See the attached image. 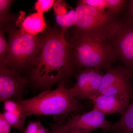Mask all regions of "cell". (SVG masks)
Returning a JSON list of instances; mask_svg holds the SVG:
<instances>
[{
	"label": "cell",
	"instance_id": "1",
	"mask_svg": "<svg viewBox=\"0 0 133 133\" xmlns=\"http://www.w3.org/2000/svg\"><path fill=\"white\" fill-rule=\"evenodd\" d=\"M42 43L37 61L30 72L29 81L36 88L50 90L66 82L76 70L73 50L57 24L41 33Z\"/></svg>",
	"mask_w": 133,
	"mask_h": 133
},
{
	"label": "cell",
	"instance_id": "2",
	"mask_svg": "<svg viewBox=\"0 0 133 133\" xmlns=\"http://www.w3.org/2000/svg\"><path fill=\"white\" fill-rule=\"evenodd\" d=\"M72 48L76 70L111 67L116 59L109 36L91 34L78 30L73 26L64 34Z\"/></svg>",
	"mask_w": 133,
	"mask_h": 133
},
{
	"label": "cell",
	"instance_id": "3",
	"mask_svg": "<svg viewBox=\"0 0 133 133\" xmlns=\"http://www.w3.org/2000/svg\"><path fill=\"white\" fill-rule=\"evenodd\" d=\"M65 81L58 83L53 90L43 91L38 95L26 99L15 100L27 116L32 115L61 116L78 111L82 107L65 87Z\"/></svg>",
	"mask_w": 133,
	"mask_h": 133
},
{
	"label": "cell",
	"instance_id": "4",
	"mask_svg": "<svg viewBox=\"0 0 133 133\" xmlns=\"http://www.w3.org/2000/svg\"><path fill=\"white\" fill-rule=\"evenodd\" d=\"M10 24L5 32L8 34L9 50L3 66L17 72L29 74L38 58L42 36H32Z\"/></svg>",
	"mask_w": 133,
	"mask_h": 133
},
{
	"label": "cell",
	"instance_id": "5",
	"mask_svg": "<svg viewBox=\"0 0 133 133\" xmlns=\"http://www.w3.org/2000/svg\"><path fill=\"white\" fill-rule=\"evenodd\" d=\"M77 20L73 27L78 30L112 37L118 23V16L83 5H77Z\"/></svg>",
	"mask_w": 133,
	"mask_h": 133
},
{
	"label": "cell",
	"instance_id": "6",
	"mask_svg": "<svg viewBox=\"0 0 133 133\" xmlns=\"http://www.w3.org/2000/svg\"><path fill=\"white\" fill-rule=\"evenodd\" d=\"M110 41L116 60L133 75V22L119 17Z\"/></svg>",
	"mask_w": 133,
	"mask_h": 133
},
{
	"label": "cell",
	"instance_id": "7",
	"mask_svg": "<svg viewBox=\"0 0 133 133\" xmlns=\"http://www.w3.org/2000/svg\"><path fill=\"white\" fill-rule=\"evenodd\" d=\"M132 72L121 65L111 67L102 77L99 94H120L132 98Z\"/></svg>",
	"mask_w": 133,
	"mask_h": 133
},
{
	"label": "cell",
	"instance_id": "8",
	"mask_svg": "<svg viewBox=\"0 0 133 133\" xmlns=\"http://www.w3.org/2000/svg\"><path fill=\"white\" fill-rule=\"evenodd\" d=\"M100 68H88L79 71L76 76V83L70 88L76 99L91 100L99 94L104 74Z\"/></svg>",
	"mask_w": 133,
	"mask_h": 133
},
{
	"label": "cell",
	"instance_id": "9",
	"mask_svg": "<svg viewBox=\"0 0 133 133\" xmlns=\"http://www.w3.org/2000/svg\"><path fill=\"white\" fill-rule=\"evenodd\" d=\"M28 84V79L8 67H0V100L22 99Z\"/></svg>",
	"mask_w": 133,
	"mask_h": 133
},
{
	"label": "cell",
	"instance_id": "10",
	"mask_svg": "<svg viewBox=\"0 0 133 133\" xmlns=\"http://www.w3.org/2000/svg\"><path fill=\"white\" fill-rule=\"evenodd\" d=\"M61 124L66 130L82 133L91 132L98 128L107 132L110 131L111 126L104 114L94 108L90 111L72 116L65 123Z\"/></svg>",
	"mask_w": 133,
	"mask_h": 133
},
{
	"label": "cell",
	"instance_id": "11",
	"mask_svg": "<svg viewBox=\"0 0 133 133\" xmlns=\"http://www.w3.org/2000/svg\"><path fill=\"white\" fill-rule=\"evenodd\" d=\"M132 98L125 95L99 94L91 99L94 109L104 115L119 114L124 115L130 105Z\"/></svg>",
	"mask_w": 133,
	"mask_h": 133
},
{
	"label": "cell",
	"instance_id": "12",
	"mask_svg": "<svg viewBox=\"0 0 133 133\" xmlns=\"http://www.w3.org/2000/svg\"><path fill=\"white\" fill-rule=\"evenodd\" d=\"M16 25L22 31L34 36L44 32L48 28L44 14L36 12L25 16L24 13L22 12Z\"/></svg>",
	"mask_w": 133,
	"mask_h": 133
},
{
	"label": "cell",
	"instance_id": "13",
	"mask_svg": "<svg viewBox=\"0 0 133 133\" xmlns=\"http://www.w3.org/2000/svg\"><path fill=\"white\" fill-rule=\"evenodd\" d=\"M132 102L120 119L111 124L110 132L133 133V95Z\"/></svg>",
	"mask_w": 133,
	"mask_h": 133
},
{
	"label": "cell",
	"instance_id": "14",
	"mask_svg": "<svg viewBox=\"0 0 133 133\" xmlns=\"http://www.w3.org/2000/svg\"><path fill=\"white\" fill-rule=\"evenodd\" d=\"M13 0H0V30L5 31L8 26L15 23L19 18V15L10 13V7L14 2Z\"/></svg>",
	"mask_w": 133,
	"mask_h": 133
},
{
	"label": "cell",
	"instance_id": "15",
	"mask_svg": "<svg viewBox=\"0 0 133 133\" xmlns=\"http://www.w3.org/2000/svg\"><path fill=\"white\" fill-rule=\"evenodd\" d=\"M56 24L62 30V33L64 35L65 31L74 26L77 20L76 10L71 9L67 14L55 16Z\"/></svg>",
	"mask_w": 133,
	"mask_h": 133
},
{
	"label": "cell",
	"instance_id": "16",
	"mask_svg": "<svg viewBox=\"0 0 133 133\" xmlns=\"http://www.w3.org/2000/svg\"><path fill=\"white\" fill-rule=\"evenodd\" d=\"M2 114L11 128L17 129L22 133H23L24 130V122L27 117L26 114H18L5 111Z\"/></svg>",
	"mask_w": 133,
	"mask_h": 133
},
{
	"label": "cell",
	"instance_id": "17",
	"mask_svg": "<svg viewBox=\"0 0 133 133\" xmlns=\"http://www.w3.org/2000/svg\"><path fill=\"white\" fill-rule=\"evenodd\" d=\"M107 12L109 15L118 16L126 9L128 1L126 0H106Z\"/></svg>",
	"mask_w": 133,
	"mask_h": 133
},
{
	"label": "cell",
	"instance_id": "18",
	"mask_svg": "<svg viewBox=\"0 0 133 133\" xmlns=\"http://www.w3.org/2000/svg\"><path fill=\"white\" fill-rule=\"evenodd\" d=\"M5 32L0 30V67L4 65L9 50L8 42L5 37Z\"/></svg>",
	"mask_w": 133,
	"mask_h": 133
},
{
	"label": "cell",
	"instance_id": "19",
	"mask_svg": "<svg viewBox=\"0 0 133 133\" xmlns=\"http://www.w3.org/2000/svg\"><path fill=\"white\" fill-rule=\"evenodd\" d=\"M78 5H85L102 11H106L107 7L106 0H79L77 3Z\"/></svg>",
	"mask_w": 133,
	"mask_h": 133
},
{
	"label": "cell",
	"instance_id": "20",
	"mask_svg": "<svg viewBox=\"0 0 133 133\" xmlns=\"http://www.w3.org/2000/svg\"><path fill=\"white\" fill-rule=\"evenodd\" d=\"M23 133H51L40 121H31L28 124Z\"/></svg>",
	"mask_w": 133,
	"mask_h": 133
},
{
	"label": "cell",
	"instance_id": "21",
	"mask_svg": "<svg viewBox=\"0 0 133 133\" xmlns=\"http://www.w3.org/2000/svg\"><path fill=\"white\" fill-rule=\"evenodd\" d=\"M55 2L54 0H38L35 3V9L37 13L44 14L53 8Z\"/></svg>",
	"mask_w": 133,
	"mask_h": 133
},
{
	"label": "cell",
	"instance_id": "22",
	"mask_svg": "<svg viewBox=\"0 0 133 133\" xmlns=\"http://www.w3.org/2000/svg\"><path fill=\"white\" fill-rule=\"evenodd\" d=\"M68 6L69 5L64 1L56 0L53 5V8L55 13V16L62 15L67 14L68 11Z\"/></svg>",
	"mask_w": 133,
	"mask_h": 133
},
{
	"label": "cell",
	"instance_id": "23",
	"mask_svg": "<svg viewBox=\"0 0 133 133\" xmlns=\"http://www.w3.org/2000/svg\"><path fill=\"white\" fill-rule=\"evenodd\" d=\"M51 133H82L75 131L66 130L62 127L61 123L51 124L50 125ZM111 133H119L118 132H111Z\"/></svg>",
	"mask_w": 133,
	"mask_h": 133
},
{
	"label": "cell",
	"instance_id": "24",
	"mask_svg": "<svg viewBox=\"0 0 133 133\" xmlns=\"http://www.w3.org/2000/svg\"><path fill=\"white\" fill-rule=\"evenodd\" d=\"M11 127L3 117L2 113L0 114V133H11Z\"/></svg>",
	"mask_w": 133,
	"mask_h": 133
},
{
	"label": "cell",
	"instance_id": "25",
	"mask_svg": "<svg viewBox=\"0 0 133 133\" xmlns=\"http://www.w3.org/2000/svg\"><path fill=\"white\" fill-rule=\"evenodd\" d=\"M126 12L123 17L133 22V0L128 1Z\"/></svg>",
	"mask_w": 133,
	"mask_h": 133
}]
</instances>
